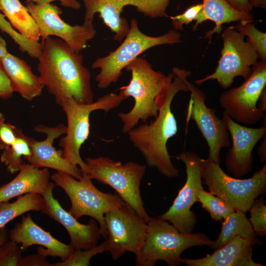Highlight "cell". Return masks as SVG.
Here are the masks:
<instances>
[{"instance_id": "cell-32", "label": "cell", "mask_w": 266, "mask_h": 266, "mask_svg": "<svg viewBox=\"0 0 266 266\" xmlns=\"http://www.w3.org/2000/svg\"><path fill=\"white\" fill-rule=\"evenodd\" d=\"M107 251L108 246L105 239L100 244L90 249H74L66 260L51 264L50 266H89L93 256Z\"/></svg>"}, {"instance_id": "cell-7", "label": "cell", "mask_w": 266, "mask_h": 266, "mask_svg": "<svg viewBox=\"0 0 266 266\" xmlns=\"http://www.w3.org/2000/svg\"><path fill=\"white\" fill-rule=\"evenodd\" d=\"M50 178L68 197L71 207L68 211L77 219L84 216L94 218L99 225L101 235L106 238L105 214L126 203L117 194L100 191L86 172H82L79 179L61 171L54 173Z\"/></svg>"}, {"instance_id": "cell-44", "label": "cell", "mask_w": 266, "mask_h": 266, "mask_svg": "<svg viewBox=\"0 0 266 266\" xmlns=\"http://www.w3.org/2000/svg\"><path fill=\"white\" fill-rule=\"evenodd\" d=\"M9 239V232L4 227L0 229V246Z\"/></svg>"}, {"instance_id": "cell-4", "label": "cell", "mask_w": 266, "mask_h": 266, "mask_svg": "<svg viewBox=\"0 0 266 266\" xmlns=\"http://www.w3.org/2000/svg\"><path fill=\"white\" fill-rule=\"evenodd\" d=\"M146 224L143 243L135 255L138 266H154L159 261L179 266L183 263L180 256L185 250L196 246L210 248L214 242L203 233H181L159 217H150Z\"/></svg>"}, {"instance_id": "cell-28", "label": "cell", "mask_w": 266, "mask_h": 266, "mask_svg": "<svg viewBox=\"0 0 266 266\" xmlns=\"http://www.w3.org/2000/svg\"><path fill=\"white\" fill-rule=\"evenodd\" d=\"M30 137L26 135L21 129L17 128V137L12 145L2 150L0 161L11 174L18 172L24 159L31 154Z\"/></svg>"}, {"instance_id": "cell-31", "label": "cell", "mask_w": 266, "mask_h": 266, "mask_svg": "<svg viewBox=\"0 0 266 266\" xmlns=\"http://www.w3.org/2000/svg\"><path fill=\"white\" fill-rule=\"evenodd\" d=\"M245 36L256 50L258 58L266 60V33L258 29L250 22L241 21L234 26Z\"/></svg>"}, {"instance_id": "cell-22", "label": "cell", "mask_w": 266, "mask_h": 266, "mask_svg": "<svg viewBox=\"0 0 266 266\" xmlns=\"http://www.w3.org/2000/svg\"><path fill=\"white\" fill-rule=\"evenodd\" d=\"M50 177L47 168L40 169L23 163L15 178L0 187V202L28 193L42 195L50 183Z\"/></svg>"}, {"instance_id": "cell-14", "label": "cell", "mask_w": 266, "mask_h": 266, "mask_svg": "<svg viewBox=\"0 0 266 266\" xmlns=\"http://www.w3.org/2000/svg\"><path fill=\"white\" fill-rule=\"evenodd\" d=\"M108 251L116 260L127 252L136 255L145 236L146 222L129 205L107 212L104 215Z\"/></svg>"}, {"instance_id": "cell-40", "label": "cell", "mask_w": 266, "mask_h": 266, "mask_svg": "<svg viewBox=\"0 0 266 266\" xmlns=\"http://www.w3.org/2000/svg\"><path fill=\"white\" fill-rule=\"evenodd\" d=\"M226 1L236 10L244 13H250L253 7L248 0H225Z\"/></svg>"}, {"instance_id": "cell-17", "label": "cell", "mask_w": 266, "mask_h": 266, "mask_svg": "<svg viewBox=\"0 0 266 266\" xmlns=\"http://www.w3.org/2000/svg\"><path fill=\"white\" fill-rule=\"evenodd\" d=\"M222 119L230 134L232 146L227 153L225 164L227 171L239 178L253 169L252 151L257 143L266 134V126L257 128L239 124L224 111Z\"/></svg>"}, {"instance_id": "cell-20", "label": "cell", "mask_w": 266, "mask_h": 266, "mask_svg": "<svg viewBox=\"0 0 266 266\" xmlns=\"http://www.w3.org/2000/svg\"><path fill=\"white\" fill-rule=\"evenodd\" d=\"M9 239L20 244L22 250L33 245H39L37 252L45 257H58L66 260L73 249L70 244H65L53 237L50 233L38 226L31 214L22 216L20 222L16 223L9 232Z\"/></svg>"}, {"instance_id": "cell-26", "label": "cell", "mask_w": 266, "mask_h": 266, "mask_svg": "<svg viewBox=\"0 0 266 266\" xmlns=\"http://www.w3.org/2000/svg\"><path fill=\"white\" fill-rule=\"evenodd\" d=\"M236 236L249 240L255 244L261 245L262 243L258 238L245 213L234 211L224 219L221 231L210 248L214 251H216Z\"/></svg>"}, {"instance_id": "cell-2", "label": "cell", "mask_w": 266, "mask_h": 266, "mask_svg": "<svg viewBox=\"0 0 266 266\" xmlns=\"http://www.w3.org/2000/svg\"><path fill=\"white\" fill-rule=\"evenodd\" d=\"M172 71L174 76L157 116L149 123L135 127L127 133L130 141L142 154L147 165L156 168L161 174L168 178L179 175V170L171 163L166 147L168 140L178 131L177 121L171 105L178 92L189 91L186 80L191 73L177 67L173 68Z\"/></svg>"}, {"instance_id": "cell-1", "label": "cell", "mask_w": 266, "mask_h": 266, "mask_svg": "<svg viewBox=\"0 0 266 266\" xmlns=\"http://www.w3.org/2000/svg\"><path fill=\"white\" fill-rule=\"evenodd\" d=\"M37 58L39 80L60 106L73 99L80 104L94 101L91 73L83 65V56L74 52L61 39L50 36L41 42Z\"/></svg>"}, {"instance_id": "cell-21", "label": "cell", "mask_w": 266, "mask_h": 266, "mask_svg": "<svg viewBox=\"0 0 266 266\" xmlns=\"http://www.w3.org/2000/svg\"><path fill=\"white\" fill-rule=\"evenodd\" d=\"M255 243L240 236L232 239L211 255L198 259L182 258L188 266H262L252 258Z\"/></svg>"}, {"instance_id": "cell-10", "label": "cell", "mask_w": 266, "mask_h": 266, "mask_svg": "<svg viewBox=\"0 0 266 266\" xmlns=\"http://www.w3.org/2000/svg\"><path fill=\"white\" fill-rule=\"evenodd\" d=\"M245 37L234 26L226 28L221 33L223 46L217 67L212 73L196 80V84L200 85L208 80H216L222 88L227 89L236 77L246 80L259 58L251 44L244 40Z\"/></svg>"}, {"instance_id": "cell-3", "label": "cell", "mask_w": 266, "mask_h": 266, "mask_svg": "<svg viewBox=\"0 0 266 266\" xmlns=\"http://www.w3.org/2000/svg\"><path fill=\"white\" fill-rule=\"evenodd\" d=\"M125 69L131 72L132 78L128 85L120 89L119 95L124 100L133 98L134 104L128 112H120L118 116L123 124L122 133H127L139 121L145 123L157 116L174 74L172 71L166 75L155 70L146 59L139 56Z\"/></svg>"}, {"instance_id": "cell-41", "label": "cell", "mask_w": 266, "mask_h": 266, "mask_svg": "<svg viewBox=\"0 0 266 266\" xmlns=\"http://www.w3.org/2000/svg\"><path fill=\"white\" fill-rule=\"evenodd\" d=\"M257 154L260 159V161L262 163L266 162V135L263 138V140L260 146L258 148Z\"/></svg>"}, {"instance_id": "cell-34", "label": "cell", "mask_w": 266, "mask_h": 266, "mask_svg": "<svg viewBox=\"0 0 266 266\" xmlns=\"http://www.w3.org/2000/svg\"><path fill=\"white\" fill-rule=\"evenodd\" d=\"M22 251L19 243L8 239L0 246V266H19Z\"/></svg>"}, {"instance_id": "cell-38", "label": "cell", "mask_w": 266, "mask_h": 266, "mask_svg": "<svg viewBox=\"0 0 266 266\" xmlns=\"http://www.w3.org/2000/svg\"><path fill=\"white\" fill-rule=\"evenodd\" d=\"M14 93L11 82L0 65V98L8 99Z\"/></svg>"}, {"instance_id": "cell-27", "label": "cell", "mask_w": 266, "mask_h": 266, "mask_svg": "<svg viewBox=\"0 0 266 266\" xmlns=\"http://www.w3.org/2000/svg\"><path fill=\"white\" fill-rule=\"evenodd\" d=\"M44 206L43 196L36 193L19 196L13 202H0V229L17 217L30 211H41Z\"/></svg>"}, {"instance_id": "cell-8", "label": "cell", "mask_w": 266, "mask_h": 266, "mask_svg": "<svg viewBox=\"0 0 266 266\" xmlns=\"http://www.w3.org/2000/svg\"><path fill=\"white\" fill-rule=\"evenodd\" d=\"M87 173L91 179L108 185L146 222V212L140 195V186L146 166L133 162L123 164L107 157L86 158Z\"/></svg>"}, {"instance_id": "cell-15", "label": "cell", "mask_w": 266, "mask_h": 266, "mask_svg": "<svg viewBox=\"0 0 266 266\" xmlns=\"http://www.w3.org/2000/svg\"><path fill=\"white\" fill-rule=\"evenodd\" d=\"M25 6L38 26L41 42L51 35L57 36L74 52L80 53L97 33L93 22L84 21L82 25L74 26L66 23L60 17L62 10L55 4L26 1Z\"/></svg>"}, {"instance_id": "cell-30", "label": "cell", "mask_w": 266, "mask_h": 266, "mask_svg": "<svg viewBox=\"0 0 266 266\" xmlns=\"http://www.w3.org/2000/svg\"><path fill=\"white\" fill-rule=\"evenodd\" d=\"M5 18V16L0 11V31L9 36L18 45L19 50L22 52L27 53L32 58L37 59L41 49L40 43L24 37L11 26Z\"/></svg>"}, {"instance_id": "cell-23", "label": "cell", "mask_w": 266, "mask_h": 266, "mask_svg": "<svg viewBox=\"0 0 266 266\" xmlns=\"http://www.w3.org/2000/svg\"><path fill=\"white\" fill-rule=\"evenodd\" d=\"M0 65L7 75L14 92L28 101L39 96L44 86L27 63L10 53L0 59Z\"/></svg>"}, {"instance_id": "cell-35", "label": "cell", "mask_w": 266, "mask_h": 266, "mask_svg": "<svg viewBox=\"0 0 266 266\" xmlns=\"http://www.w3.org/2000/svg\"><path fill=\"white\" fill-rule=\"evenodd\" d=\"M203 8L202 3L193 5L181 14L170 17L171 23L176 31L183 30L184 25H187L195 21Z\"/></svg>"}, {"instance_id": "cell-13", "label": "cell", "mask_w": 266, "mask_h": 266, "mask_svg": "<svg viewBox=\"0 0 266 266\" xmlns=\"http://www.w3.org/2000/svg\"><path fill=\"white\" fill-rule=\"evenodd\" d=\"M174 157L185 164L186 181L171 206L158 217L168 221L181 233H192L197 220L195 213L191 208L198 201V190L203 189L200 172L201 158L195 152L190 151H184Z\"/></svg>"}, {"instance_id": "cell-45", "label": "cell", "mask_w": 266, "mask_h": 266, "mask_svg": "<svg viewBox=\"0 0 266 266\" xmlns=\"http://www.w3.org/2000/svg\"><path fill=\"white\" fill-rule=\"evenodd\" d=\"M8 53L6 48V43L0 36V59L5 56Z\"/></svg>"}, {"instance_id": "cell-16", "label": "cell", "mask_w": 266, "mask_h": 266, "mask_svg": "<svg viewBox=\"0 0 266 266\" xmlns=\"http://www.w3.org/2000/svg\"><path fill=\"white\" fill-rule=\"evenodd\" d=\"M186 83L191 92L187 120L191 119L195 121L207 142V159L220 164L221 149L231 146L229 132L223 119L216 116V110L206 106L205 94L187 79Z\"/></svg>"}, {"instance_id": "cell-42", "label": "cell", "mask_w": 266, "mask_h": 266, "mask_svg": "<svg viewBox=\"0 0 266 266\" xmlns=\"http://www.w3.org/2000/svg\"><path fill=\"white\" fill-rule=\"evenodd\" d=\"M257 107L260 109L266 112V87L263 89L262 92L258 102Z\"/></svg>"}, {"instance_id": "cell-25", "label": "cell", "mask_w": 266, "mask_h": 266, "mask_svg": "<svg viewBox=\"0 0 266 266\" xmlns=\"http://www.w3.org/2000/svg\"><path fill=\"white\" fill-rule=\"evenodd\" d=\"M0 11L24 37L39 42L40 33L35 20L19 0H0Z\"/></svg>"}, {"instance_id": "cell-19", "label": "cell", "mask_w": 266, "mask_h": 266, "mask_svg": "<svg viewBox=\"0 0 266 266\" xmlns=\"http://www.w3.org/2000/svg\"><path fill=\"white\" fill-rule=\"evenodd\" d=\"M54 185L49 183L46 191L42 195L44 206L42 212L62 225L68 232L70 245L74 249L85 250L96 246L101 233L96 221L91 219L86 225L80 223L72 214L65 210L58 200L54 198Z\"/></svg>"}, {"instance_id": "cell-39", "label": "cell", "mask_w": 266, "mask_h": 266, "mask_svg": "<svg viewBox=\"0 0 266 266\" xmlns=\"http://www.w3.org/2000/svg\"><path fill=\"white\" fill-rule=\"evenodd\" d=\"M59 1L61 4L67 8L74 10H78L81 7V3L78 0H27V2H33L36 4L41 5L52 1Z\"/></svg>"}, {"instance_id": "cell-6", "label": "cell", "mask_w": 266, "mask_h": 266, "mask_svg": "<svg viewBox=\"0 0 266 266\" xmlns=\"http://www.w3.org/2000/svg\"><path fill=\"white\" fill-rule=\"evenodd\" d=\"M203 183L209 192L227 202L235 211H249L255 200L266 193V165L249 178H235L226 174L220 164L200 159Z\"/></svg>"}, {"instance_id": "cell-11", "label": "cell", "mask_w": 266, "mask_h": 266, "mask_svg": "<svg viewBox=\"0 0 266 266\" xmlns=\"http://www.w3.org/2000/svg\"><path fill=\"white\" fill-rule=\"evenodd\" d=\"M266 87V60H261L252 67L251 75L240 86L223 92L219 102L224 112L233 120L253 125L266 114L257 105Z\"/></svg>"}, {"instance_id": "cell-37", "label": "cell", "mask_w": 266, "mask_h": 266, "mask_svg": "<svg viewBox=\"0 0 266 266\" xmlns=\"http://www.w3.org/2000/svg\"><path fill=\"white\" fill-rule=\"evenodd\" d=\"M46 257L38 253L22 257L19 266H50Z\"/></svg>"}, {"instance_id": "cell-5", "label": "cell", "mask_w": 266, "mask_h": 266, "mask_svg": "<svg viewBox=\"0 0 266 266\" xmlns=\"http://www.w3.org/2000/svg\"><path fill=\"white\" fill-rule=\"evenodd\" d=\"M181 35L175 30H170L159 36L142 33L136 19L130 22L127 35L120 45L107 55L99 57L92 64L94 69H100L96 76L97 87L104 89L116 83L122 75V70L147 50L161 45H174L181 42Z\"/></svg>"}, {"instance_id": "cell-18", "label": "cell", "mask_w": 266, "mask_h": 266, "mask_svg": "<svg viewBox=\"0 0 266 266\" xmlns=\"http://www.w3.org/2000/svg\"><path fill=\"white\" fill-rule=\"evenodd\" d=\"M33 130L45 133L46 138L37 141L30 137L31 154L25 158L29 164L35 167L53 169L67 173L77 179H80L82 175L80 168L71 165L63 158L62 150H57L53 145L56 139L66 133V126L63 124L54 127L39 124L35 126Z\"/></svg>"}, {"instance_id": "cell-36", "label": "cell", "mask_w": 266, "mask_h": 266, "mask_svg": "<svg viewBox=\"0 0 266 266\" xmlns=\"http://www.w3.org/2000/svg\"><path fill=\"white\" fill-rule=\"evenodd\" d=\"M17 128L5 122L4 115L0 112V150L8 148L15 140Z\"/></svg>"}, {"instance_id": "cell-9", "label": "cell", "mask_w": 266, "mask_h": 266, "mask_svg": "<svg viewBox=\"0 0 266 266\" xmlns=\"http://www.w3.org/2000/svg\"><path fill=\"white\" fill-rule=\"evenodd\" d=\"M124 100L119 94L111 93L89 104H80L73 99L63 102L60 106L67 119L65 136L59 141L63 158L72 166H78L82 172L87 173L88 169L80 156V149L90 134V115L97 110H102L107 113Z\"/></svg>"}, {"instance_id": "cell-12", "label": "cell", "mask_w": 266, "mask_h": 266, "mask_svg": "<svg viewBox=\"0 0 266 266\" xmlns=\"http://www.w3.org/2000/svg\"><path fill=\"white\" fill-rule=\"evenodd\" d=\"M85 9L84 20L93 22L99 14L103 23L114 33L113 39L121 42L130 28L127 20L121 17L124 8L131 5L150 18L167 17L166 10L171 0H82Z\"/></svg>"}, {"instance_id": "cell-24", "label": "cell", "mask_w": 266, "mask_h": 266, "mask_svg": "<svg viewBox=\"0 0 266 266\" xmlns=\"http://www.w3.org/2000/svg\"><path fill=\"white\" fill-rule=\"evenodd\" d=\"M203 8L196 18L193 30H196L199 25L207 20L215 24L212 30L205 33V37L210 40L214 33H220L224 24L233 22L254 21L253 15L238 11L231 7L225 0H202Z\"/></svg>"}, {"instance_id": "cell-43", "label": "cell", "mask_w": 266, "mask_h": 266, "mask_svg": "<svg viewBox=\"0 0 266 266\" xmlns=\"http://www.w3.org/2000/svg\"><path fill=\"white\" fill-rule=\"evenodd\" d=\"M249 3L253 7H258L265 9L266 8V0H248Z\"/></svg>"}, {"instance_id": "cell-29", "label": "cell", "mask_w": 266, "mask_h": 266, "mask_svg": "<svg viewBox=\"0 0 266 266\" xmlns=\"http://www.w3.org/2000/svg\"><path fill=\"white\" fill-rule=\"evenodd\" d=\"M198 201L208 212L212 219L218 221L226 218L233 209L225 201L203 189L197 191Z\"/></svg>"}, {"instance_id": "cell-33", "label": "cell", "mask_w": 266, "mask_h": 266, "mask_svg": "<svg viewBox=\"0 0 266 266\" xmlns=\"http://www.w3.org/2000/svg\"><path fill=\"white\" fill-rule=\"evenodd\" d=\"M249 211V219L257 236L264 237L266 235V205L265 197L256 198Z\"/></svg>"}]
</instances>
